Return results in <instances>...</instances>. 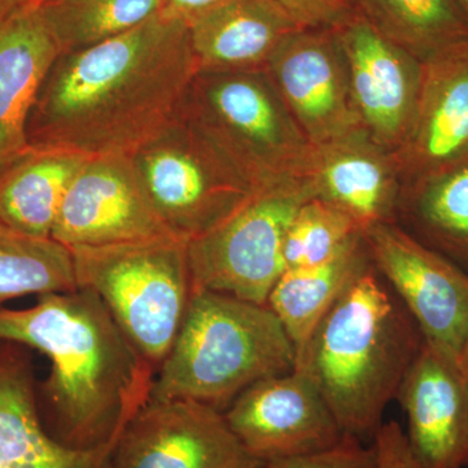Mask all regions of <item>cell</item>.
Segmentation results:
<instances>
[{"label": "cell", "mask_w": 468, "mask_h": 468, "mask_svg": "<svg viewBox=\"0 0 468 468\" xmlns=\"http://www.w3.org/2000/svg\"><path fill=\"white\" fill-rule=\"evenodd\" d=\"M360 16L421 64L468 42V17L455 0H356Z\"/></svg>", "instance_id": "cb8c5ba5"}, {"label": "cell", "mask_w": 468, "mask_h": 468, "mask_svg": "<svg viewBox=\"0 0 468 468\" xmlns=\"http://www.w3.org/2000/svg\"><path fill=\"white\" fill-rule=\"evenodd\" d=\"M131 159L156 214L187 241L226 220L255 190L181 115Z\"/></svg>", "instance_id": "ba28073f"}, {"label": "cell", "mask_w": 468, "mask_h": 468, "mask_svg": "<svg viewBox=\"0 0 468 468\" xmlns=\"http://www.w3.org/2000/svg\"><path fill=\"white\" fill-rule=\"evenodd\" d=\"M461 367L463 368V371L466 372L468 377V344L461 356Z\"/></svg>", "instance_id": "d6a6232c"}, {"label": "cell", "mask_w": 468, "mask_h": 468, "mask_svg": "<svg viewBox=\"0 0 468 468\" xmlns=\"http://www.w3.org/2000/svg\"><path fill=\"white\" fill-rule=\"evenodd\" d=\"M162 11V0H51L41 14L60 54L129 32Z\"/></svg>", "instance_id": "484cf974"}, {"label": "cell", "mask_w": 468, "mask_h": 468, "mask_svg": "<svg viewBox=\"0 0 468 468\" xmlns=\"http://www.w3.org/2000/svg\"><path fill=\"white\" fill-rule=\"evenodd\" d=\"M397 399L410 448L421 468L468 464V377L461 363L423 341Z\"/></svg>", "instance_id": "9a60e30c"}, {"label": "cell", "mask_w": 468, "mask_h": 468, "mask_svg": "<svg viewBox=\"0 0 468 468\" xmlns=\"http://www.w3.org/2000/svg\"><path fill=\"white\" fill-rule=\"evenodd\" d=\"M261 468H378L374 443L366 446L356 437L345 436L343 441L326 451L270 462Z\"/></svg>", "instance_id": "83f0119b"}, {"label": "cell", "mask_w": 468, "mask_h": 468, "mask_svg": "<svg viewBox=\"0 0 468 468\" xmlns=\"http://www.w3.org/2000/svg\"><path fill=\"white\" fill-rule=\"evenodd\" d=\"M181 116L252 186L303 177L314 146L264 69L198 70Z\"/></svg>", "instance_id": "8992f818"}, {"label": "cell", "mask_w": 468, "mask_h": 468, "mask_svg": "<svg viewBox=\"0 0 468 468\" xmlns=\"http://www.w3.org/2000/svg\"><path fill=\"white\" fill-rule=\"evenodd\" d=\"M303 177L314 198L341 209L362 230L396 223L402 189L399 163L363 129L314 146Z\"/></svg>", "instance_id": "2e32d148"}, {"label": "cell", "mask_w": 468, "mask_h": 468, "mask_svg": "<svg viewBox=\"0 0 468 468\" xmlns=\"http://www.w3.org/2000/svg\"><path fill=\"white\" fill-rule=\"evenodd\" d=\"M311 198L304 177L257 187L226 220L187 242L194 286L267 304L285 272L286 232Z\"/></svg>", "instance_id": "52a82bcc"}, {"label": "cell", "mask_w": 468, "mask_h": 468, "mask_svg": "<svg viewBox=\"0 0 468 468\" xmlns=\"http://www.w3.org/2000/svg\"><path fill=\"white\" fill-rule=\"evenodd\" d=\"M186 24L198 70L264 69L303 27L276 0H223Z\"/></svg>", "instance_id": "ffe728a7"}, {"label": "cell", "mask_w": 468, "mask_h": 468, "mask_svg": "<svg viewBox=\"0 0 468 468\" xmlns=\"http://www.w3.org/2000/svg\"><path fill=\"white\" fill-rule=\"evenodd\" d=\"M372 266L415 320L424 341L457 359L468 344V273L397 223L366 228Z\"/></svg>", "instance_id": "9c48e42d"}, {"label": "cell", "mask_w": 468, "mask_h": 468, "mask_svg": "<svg viewBox=\"0 0 468 468\" xmlns=\"http://www.w3.org/2000/svg\"><path fill=\"white\" fill-rule=\"evenodd\" d=\"M77 289L69 249L51 237L20 232L0 220V304Z\"/></svg>", "instance_id": "d4e9b609"}, {"label": "cell", "mask_w": 468, "mask_h": 468, "mask_svg": "<svg viewBox=\"0 0 468 468\" xmlns=\"http://www.w3.org/2000/svg\"><path fill=\"white\" fill-rule=\"evenodd\" d=\"M396 223L468 273V159L403 181Z\"/></svg>", "instance_id": "44dd1931"}, {"label": "cell", "mask_w": 468, "mask_h": 468, "mask_svg": "<svg viewBox=\"0 0 468 468\" xmlns=\"http://www.w3.org/2000/svg\"><path fill=\"white\" fill-rule=\"evenodd\" d=\"M0 343L51 360L45 384L51 436L69 448L113 441L149 401L155 369L90 289L38 295L27 309H0Z\"/></svg>", "instance_id": "7a4b0ae2"}, {"label": "cell", "mask_w": 468, "mask_h": 468, "mask_svg": "<svg viewBox=\"0 0 468 468\" xmlns=\"http://www.w3.org/2000/svg\"><path fill=\"white\" fill-rule=\"evenodd\" d=\"M301 27L338 29L358 14L356 0H276Z\"/></svg>", "instance_id": "f1b7e54d"}, {"label": "cell", "mask_w": 468, "mask_h": 468, "mask_svg": "<svg viewBox=\"0 0 468 468\" xmlns=\"http://www.w3.org/2000/svg\"><path fill=\"white\" fill-rule=\"evenodd\" d=\"M224 417L263 464L326 451L346 436L313 378L298 368L252 384Z\"/></svg>", "instance_id": "8fae6325"}, {"label": "cell", "mask_w": 468, "mask_h": 468, "mask_svg": "<svg viewBox=\"0 0 468 468\" xmlns=\"http://www.w3.org/2000/svg\"><path fill=\"white\" fill-rule=\"evenodd\" d=\"M5 5L9 7L20 8V9H41L43 5H48L51 0H2Z\"/></svg>", "instance_id": "1f68e13d"}, {"label": "cell", "mask_w": 468, "mask_h": 468, "mask_svg": "<svg viewBox=\"0 0 468 468\" xmlns=\"http://www.w3.org/2000/svg\"><path fill=\"white\" fill-rule=\"evenodd\" d=\"M60 51L41 9L0 0V165L29 146L27 119Z\"/></svg>", "instance_id": "d6986e66"}, {"label": "cell", "mask_w": 468, "mask_h": 468, "mask_svg": "<svg viewBox=\"0 0 468 468\" xmlns=\"http://www.w3.org/2000/svg\"><path fill=\"white\" fill-rule=\"evenodd\" d=\"M266 69L313 146L363 129L337 30H295L273 52Z\"/></svg>", "instance_id": "7c38bea8"}, {"label": "cell", "mask_w": 468, "mask_h": 468, "mask_svg": "<svg viewBox=\"0 0 468 468\" xmlns=\"http://www.w3.org/2000/svg\"><path fill=\"white\" fill-rule=\"evenodd\" d=\"M362 228L344 211L318 198L304 203L286 232L285 271L316 266L335 257Z\"/></svg>", "instance_id": "4316f807"}, {"label": "cell", "mask_w": 468, "mask_h": 468, "mask_svg": "<svg viewBox=\"0 0 468 468\" xmlns=\"http://www.w3.org/2000/svg\"><path fill=\"white\" fill-rule=\"evenodd\" d=\"M335 30L360 125L375 143L396 153L414 119L423 64L384 38L359 14Z\"/></svg>", "instance_id": "5bb4252c"}, {"label": "cell", "mask_w": 468, "mask_h": 468, "mask_svg": "<svg viewBox=\"0 0 468 468\" xmlns=\"http://www.w3.org/2000/svg\"><path fill=\"white\" fill-rule=\"evenodd\" d=\"M198 72L186 21L162 12L107 41L58 55L27 119V144L132 156L178 119Z\"/></svg>", "instance_id": "6da1fadb"}, {"label": "cell", "mask_w": 468, "mask_h": 468, "mask_svg": "<svg viewBox=\"0 0 468 468\" xmlns=\"http://www.w3.org/2000/svg\"><path fill=\"white\" fill-rule=\"evenodd\" d=\"M24 347L0 343V468H110L119 437L98 448L75 449L48 432Z\"/></svg>", "instance_id": "ac0fdd59"}, {"label": "cell", "mask_w": 468, "mask_h": 468, "mask_svg": "<svg viewBox=\"0 0 468 468\" xmlns=\"http://www.w3.org/2000/svg\"><path fill=\"white\" fill-rule=\"evenodd\" d=\"M220 2L223 0H162L160 12L165 16L187 21Z\"/></svg>", "instance_id": "4dcf8cb0"}, {"label": "cell", "mask_w": 468, "mask_h": 468, "mask_svg": "<svg viewBox=\"0 0 468 468\" xmlns=\"http://www.w3.org/2000/svg\"><path fill=\"white\" fill-rule=\"evenodd\" d=\"M224 412L189 399H151L119 436L110 468H261Z\"/></svg>", "instance_id": "30bf717a"}, {"label": "cell", "mask_w": 468, "mask_h": 468, "mask_svg": "<svg viewBox=\"0 0 468 468\" xmlns=\"http://www.w3.org/2000/svg\"><path fill=\"white\" fill-rule=\"evenodd\" d=\"M378 468H421L412 454L408 436L397 421L381 424L374 437Z\"/></svg>", "instance_id": "f546056e"}, {"label": "cell", "mask_w": 468, "mask_h": 468, "mask_svg": "<svg viewBox=\"0 0 468 468\" xmlns=\"http://www.w3.org/2000/svg\"><path fill=\"white\" fill-rule=\"evenodd\" d=\"M371 264L363 232L331 260L316 266L286 270L270 292L267 304L284 325L297 360L335 301Z\"/></svg>", "instance_id": "603a6c76"}, {"label": "cell", "mask_w": 468, "mask_h": 468, "mask_svg": "<svg viewBox=\"0 0 468 468\" xmlns=\"http://www.w3.org/2000/svg\"><path fill=\"white\" fill-rule=\"evenodd\" d=\"M176 236L144 192L131 156H91L58 207L51 239L66 248ZM178 237V236H176Z\"/></svg>", "instance_id": "4fadbf2b"}, {"label": "cell", "mask_w": 468, "mask_h": 468, "mask_svg": "<svg viewBox=\"0 0 468 468\" xmlns=\"http://www.w3.org/2000/svg\"><path fill=\"white\" fill-rule=\"evenodd\" d=\"M424 338L372 263L335 301L295 368L319 388L346 436L374 439Z\"/></svg>", "instance_id": "3957f363"}, {"label": "cell", "mask_w": 468, "mask_h": 468, "mask_svg": "<svg viewBox=\"0 0 468 468\" xmlns=\"http://www.w3.org/2000/svg\"><path fill=\"white\" fill-rule=\"evenodd\" d=\"M187 242L168 236L69 249L77 288L100 295L155 372L174 346L192 297Z\"/></svg>", "instance_id": "5b68a950"}, {"label": "cell", "mask_w": 468, "mask_h": 468, "mask_svg": "<svg viewBox=\"0 0 468 468\" xmlns=\"http://www.w3.org/2000/svg\"><path fill=\"white\" fill-rule=\"evenodd\" d=\"M460 5L462 11L464 12V15L468 17V0H455Z\"/></svg>", "instance_id": "836d02e7"}, {"label": "cell", "mask_w": 468, "mask_h": 468, "mask_svg": "<svg viewBox=\"0 0 468 468\" xmlns=\"http://www.w3.org/2000/svg\"><path fill=\"white\" fill-rule=\"evenodd\" d=\"M297 366L294 345L268 304L194 286L151 399H189L224 412L248 388Z\"/></svg>", "instance_id": "277c9868"}, {"label": "cell", "mask_w": 468, "mask_h": 468, "mask_svg": "<svg viewBox=\"0 0 468 468\" xmlns=\"http://www.w3.org/2000/svg\"><path fill=\"white\" fill-rule=\"evenodd\" d=\"M91 156L29 146L0 165V220L36 237H51L68 186Z\"/></svg>", "instance_id": "7402d4cb"}, {"label": "cell", "mask_w": 468, "mask_h": 468, "mask_svg": "<svg viewBox=\"0 0 468 468\" xmlns=\"http://www.w3.org/2000/svg\"><path fill=\"white\" fill-rule=\"evenodd\" d=\"M394 156L402 183L468 159V42L423 64L414 119Z\"/></svg>", "instance_id": "e0dca14e"}]
</instances>
